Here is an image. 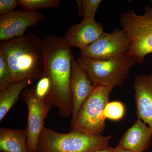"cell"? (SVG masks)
I'll list each match as a JSON object with an SVG mask.
<instances>
[{
	"label": "cell",
	"instance_id": "obj_10",
	"mask_svg": "<svg viewBox=\"0 0 152 152\" xmlns=\"http://www.w3.org/2000/svg\"><path fill=\"white\" fill-rule=\"evenodd\" d=\"M104 33L102 25L93 18H85L79 23L71 26L64 36L70 48L77 47L84 50L98 39Z\"/></svg>",
	"mask_w": 152,
	"mask_h": 152
},
{
	"label": "cell",
	"instance_id": "obj_16",
	"mask_svg": "<svg viewBox=\"0 0 152 152\" xmlns=\"http://www.w3.org/2000/svg\"><path fill=\"white\" fill-rule=\"evenodd\" d=\"M60 4L59 0H19V5L23 10L31 12L40 9L56 8Z\"/></svg>",
	"mask_w": 152,
	"mask_h": 152
},
{
	"label": "cell",
	"instance_id": "obj_23",
	"mask_svg": "<svg viewBox=\"0 0 152 152\" xmlns=\"http://www.w3.org/2000/svg\"><path fill=\"white\" fill-rule=\"evenodd\" d=\"M114 149H115V148L109 146L105 148L99 150L94 152H114Z\"/></svg>",
	"mask_w": 152,
	"mask_h": 152
},
{
	"label": "cell",
	"instance_id": "obj_12",
	"mask_svg": "<svg viewBox=\"0 0 152 152\" xmlns=\"http://www.w3.org/2000/svg\"><path fill=\"white\" fill-rule=\"evenodd\" d=\"M94 84L77 63L75 57L72 60L71 91L72 100V122L75 119L82 106L91 94Z\"/></svg>",
	"mask_w": 152,
	"mask_h": 152
},
{
	"label": "cell",
	"instance_id": "obj_15",
	"mask_svg": "<svg viewBox=\"0 0 152 152\" xmlns=\"http://www.w3.org/2000/svg\"><path fill=\"white\" fill-rule=\"evenodd\" d=\"M32 83L29 80L15 82L4 91L0 92V121L16 103L23 91Z\"/></svg>",
	"mask_w": 152,
	"mask_h": 152
},
{
	"label": "cell",
	"instance_id": "obj_19",
	"mask_svg": "<svg viewBox=\"0 0 152 152\" xmlns=\"http://www.w3.org/2000/svg\"><path fill=\"white\" fill-rule=\"evenodd\" d=\"M125 113V107L121 102L114 101L108 103L104 111L106 118L113 121L121 119Z\"/></svg>",
	"mask_w": 152,
	"mask_h": 152
},
{
	"label": "cell",
	"instance_id": "obj_14",
	"mask_svg": "<svg viewBox=\"0 0 152 152\" xmlns=\"http://www.w3.org/2000/svg\"><path fill=\"white\" fill-rule=\"evenodd\" d=\"M0 152H29L25 129H0Z\"/></svg>",
	"mask_w": 152,
	"mask_h": 152
},
{
	"label": "cell",
	"instance_id": "obj_7",
	"mask_svg": "<svg viewBox=\"0 0 152 152\" xmlns=\"http://www.w3.org/2000/svg\"><path fill=\"white\" fill-rule=\"evenodd\" d=\"M129 42L124 30L119 28L110 34L104 32L88 46L80 55L99 61L115 59L128 53Z\"/></svg>",
	"mask_w": 152,
	"mask_h": 152
},
{
	"label": "cell",
	"instance_id": "obj_18",
	"mask_svg": "<svg viewBox=\"0 0 152 152\" xmlns=\"http://www.w3.org/2000/svg\"><path fill=\"white\" fill-rule=\"evenodd\" d=\"M11 76L10 69L5 53L0 48V92L5 90L12 84Z\"/></svg>",
	"mask_w": 152,
	"mask_h": 152
},
{
	"label": "cell",
	"instance_id": "obj_1",
	"mask_svg": "<svg viewBox=\"0 0 152 152\" xmlns=\"http://www.w3.org/2000/svg\"><path fill=\"white\" fill-rule=\"evenodd\" d=\"M42 46L45 56L43 74L48 77L51 84L46 105L50 110L56 107L61 116L67 118L72 114L71 79L73 54L64 39L56 35L47 36Z\"/></svg>",
	"mask_w": 152,
	"mask_h": 152
},
{
	"label": "cell",
	"instance_id": "obj_3",
	"mask_svg": "<svg viewBox=\"0 0 152 152\" xmlns=\"http://www.w3.org/2000/svg\"><path fill=\"white\" fill-rule=\"evenodd\" d=\"M111 136L91 135L71 131L58 132L44 126L37 145V152H94L109 147Z\"/></svg>",
	"mask_w": 152,
	"mask_h": 152
},
{
	"label": "cell",
	"instance_id": "obj_21",
	"mask_svg": "<svg viewBox=\"0 0 152 152\" xmlns=\"http://www.w3.org/2000/svg\"><path fill=\"white\" fill-rule=\"evenodd\" d=\"M19 5V0H0V15H6L15 11Z\"/></svg>",
	"mask_w": 152,
	"mask_h": 152
},
{
	"label": "cell",
	"instance_id": "obj_2",
	"mask_svg": "<svg viewBox=\"0 0 152 152\" xmlns=\"http://www.w3.org/2000/svg\"><path fill=\"white\" fill-rule=\"evenodd\" d=\"M42 42L33 33L1 42L0 48L5 53L10 69L12 83L25 80L33 82L42 77L45 56Z\"/></svg>",
	"mask_w": 152,
	"mask_h": 152
},
{
	"label": "cell",
	"instance_id": "obj_24",
	"mask_svg": "<svg viewBox=\"0 0 152 152\" xmlns=\"http://www.w3.org/2000/svg\"></svg>",
	"mask_w": 152,
	"mask_h": 152
},
{
	"label": "cell",
	"instance_id": "obj_8",
	"mask_svg": "<svg viewBox=\"0 0 152 152\" xmlns=\"http://www.w3.org/2000/svg\"><path fill=\"white\" fill-rule=\"evenodd\" d=\"M21 96L28 108L27 125L26 129L28 149L29 152H37L38 140L50 110L45 101L36 96L34 87L25 89Z\"/></svg>",
	"mask_w": 152,
	"mask_h": 152
},
{
	"label": "cell",
	"instance_id": "obj_11",
	"mask_svg": "<svg viewBox=\"0 0 152 152\" xmlns=\"http://www.w3.org/2000/svg\"><path fill=\"white\" fill-rule=\"evenodd\" d=\"M134 88L138 118L152 130V73L137 76Z\"/></svg>",
	"mask_w": 152,
	"mask_h": 152
},
{
	"label": "cell",
	"instance_id": "obj_4",
	"mask_svg": "<svg viewBox=\"0 0 152 152\" xmlns=\"http://www.w3.org/2000/svg\"><path fill=\"white\" fill-rule=\"evenodd\" d=\"M76 61L94 84L120 87L137 61L129 53L115 59L99 61L80 55Z\"/></svg>",
	"mask_w": 152,
	"mask_h": 152
},
{
	"label": "cell",
	"instance_id": "obj_9",
	"mask_svg": "<svg viewBox=\"0 0 152 152\" xmlns=\"http://www.w3.org/2000/svg\"><path fill=\"white\" fill-rule=\"evenodd\" d=\"M39 11H14L0 15V41L8 40L23 35L28 28L34 27L45 18Z\"/></svg>",
	"mask_w": 152,
	"mask_h": 152
},
{
	"label": "cell",
	"instance_id": "obj_22",
	"mask_svg": "<svg viewBox=\"0 0 152 152\" xmlns=\"http://www.w3.org/2000/svg\"><path fill=\"white\" fill-rule=\"evenodd\" d=\"M114 152H135L126 149L122 147H120L118 145L116 148H115Z\"/></svg>",
	"mask_w": 152,
	"mask_h": 152
},
{
	"label": "cell",
	"instance_id": "obj_17",
	"mask_svg": "<svg viewBox=\"0 0 152 152\" xmlns=\"http://www.w3.org/2000/svg\"><path fill=\"white\" fill-rule=\"evenodd\" d=\"M102 0H77L79 16L85 18H94Z\"/></svg>",
	"mask_w": 152,
	"mask_h": 152
},
{
	"label": "cell",
	"instance_id": "obj_6",
	"mask_svg": "<svg viewBox=\"0 0 152 152\" xmlns=\"http://www.w3.org/2000/svg\"><path fill=\"white\" fill-rule=\"evenodd\" d=\"M87 98L73 122L71 131L91 135H102L105 128L104 111L113 88L102 85L94 84Z\"/></svg>",
	"mask_w": 152,
	"mask_h": 152
},
{
	"label": "cell",
	"instance_id": "obj_20",
	"mask_svg": "<svg viewBox=\"0 0 152 152\" xmlns=\"http://www.w3.org/2000/svg\"><path fill=\"white\" fill-rule=\"evenodd\" d=\"M51 89V84L48 77L43 74L38 81L35 88L36 96L39 99L45 102L48 96Z\"/></svg>",
	"mask_w": 152,
	"mask_h": 152
},
{
	"label": "cell",
	"instance_id": "obj_13",
	"mask_svg": "<svg viewBox=\"0 0 152 152\" xmlns=\"http://www.w3.org/2000/svg\"><path fill=\"white\" fill-rule=\"evenodd\" d=\"M152 130L140 119L123 135L118 145L135 152H144L149 148Z\"/></svg>",
	"mask_w": 152,
	"mask_h": 152
},
{
	"label": "cell",
	"instance_id": "obj_5",
	"mask_svg": "<svg viewBox=\"0 0 152 152\" xmlns=\"http://www.w3.org/2000/svg\"><path fill=\"white\" fill-rule=\"evenodd\" d=\"M120 23L129 42L128 53L141 64L152 53V7L145 6L142 15L128 11L122 15Z\"/></svg>",
	"mask_w": 152,
	"mask_h": 152
}]
</instances>
